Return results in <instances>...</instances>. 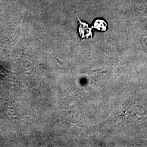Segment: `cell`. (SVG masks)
I'll use <instances>...</instances> for the list:
<instances>
[{"label":"cell","instance_id":"cell-2","mask_svg":"<svg viewBox=\"0 0 147 147\" xmlns=\"http://www.w3.org/2000/svg\"><path fill=\"white\" fill-rule=\"evenodd\" d=\"M107 23L102 19H96L95 20L92 28H94L96 30L101 32H105L107 30Z\"/></svg>","mask_w":147,"mask_h":147},{"label":"cell","instance_id":"cell-1","mask_svg":"<svg viewBox=\"0 0 147 147\" xmlns=\"http://www.w3.org/2000/svg\"><path fill=\"white\" fill-rule=\"evenodd\" d=\"M79 32L80 38L82 39H88L89 37H92V27H89L88 25L81 21L79 19Z\"/></svg>","mask_w":147,"mask_h":147}]
</instances>
